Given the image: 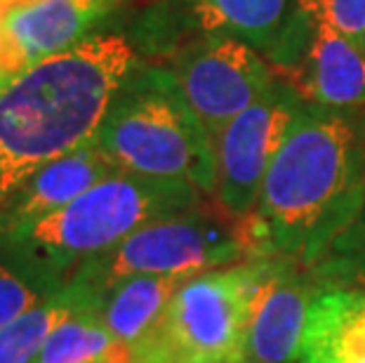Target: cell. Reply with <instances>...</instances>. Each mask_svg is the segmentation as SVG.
I'll return each mask as SVG.
<instances>
[{"label":"cell","instance_id":"obj_1","mask_svg":"<svg viewBox=\"0 0 365 363\" xmlns=\"http://www.w3.org/2000/svg\"><path fill=\"white\" fill-rule=\"evenodd\" d=\"M137 52L120 34H92L17 76H0V210L31 175L95 140Z\"/></svg>","mask_w":365,"mask_h":363},{"label":"cell","instance_id":"obj_2","mask_svg":"<svg viewBox=\"0 0 365 363\" xmlns=\"http://www.w3.org/2000/svg\"><path fill=\"white\" fill-rule=\"evenodd\" d=\"M365 208V109L304 104L257 203L276 257L314 267Z\"/></svg>","mask_w":365,"mask_h":363},{"label":"cell","instance_id":"obj_3","mask_svg":"<svg viewBox=\"0 0 365 363\" xmlns=\"http://www.w3.org/2000/svg\"><path fill=\"white\" fill-rule=\"evenodd\" d=\"M95 144L118 170L182 180L215 196V146L165 64L139 59L108 104Z\"/></svg>","mask_w":365,"mask_h":363},{"label":"cell","instance_id":"obj_4","mask_svg":"<svg viewBox=\"0 0 365 363\" xmlns=\"http://www.w3.org/2000/svg\"><path fill=\"white\" fill-rule=\"evenodd\" d=\"M203 194L182 180L115 170L61 210L0 241V252L66 281L81 262L102 255L151 222L191 213Z\"/></svg>","mask_w":365,"mask_h":363},{"label":"cell","instance_id":"obj_5","mask_svg":"<svg viewBox=\"0 0 365 363\" xmlns=\"http://www.w3.org/2000/svg\"><path fill=\"white\" fill-rule=\"evenodd\" d=\"M276 260H245L189 279L156 326L130 347V363H193L245 354L250 309Z\"/></svg>","mask_w":365,"mask_h":363},{"label":"cell","instance_id":"obj_6","mask_svg":"<svg viewBox=\"0 0 365 363\" xmlns=\"http://www.w3.org/2000/svg\"><path fill=\"white\" fill-rule=\"evenodd\" d=\"M245 260L236 222L200 205L137 229L111 250L81 262L66 281L102 307L115 285L135 276H198Z\"/></svg>","mask_w":365,"mask_h":363},{"label":"cell","instance_id":"obj_7","mask_svg":"<svg viewBox=\"0 0 365 363\" xmlns=\"http://www.w3.org/2000/svg\"><path fill=\"white\" fill-rule=\"evenodd\" d=\"M264 59L304 104L365 109V50L294 7Z\"/></svg>","mask_w":365,"mask_h":363},{"label":"cell","instance_id":"obj_8","mask_svg":"<svg viewBox=\"0 0 365 363\" xmlns=\"http://www.w3.org/2000/svg\"><path fill=\"white\" fill-rule=\"evenodd\" d=\"M304 102L276 78L252 106L236 116L212 140L215 200L229 220H243L257 210L264 180Z\"/></svg>","mask_w":365,"mask_h":363},{"label":"cell","instance_id":"obj_9","mask_svg":"<svg viewBox=\"0 0 365 363\" xmlns=\"http://www.w3.org/2000/svg\"><path fill=\"white\" fill-rule=\"evenodd\" d=\"M165 66L215 140L276 81L274 68L252 45L231 36H200L184 43Z\"/></svg>","mask_w":365,"mask_h":363},{"label":"cell","instance_id":"obj_10","mask_svg":"<svg viewBox=\"0 0 365 363\" xmlns=\"http://www.w3.org/2000/svg\"><path fill=\"white\" fill-rule=\"evenodd\" d=\"M290 12L292 0H153L137 21L132 48L168 61L193 38L231 36L264 55Z\"/></svg>","mask_w":365,"mask_h":363},{"label":"cell","instance_id":"obj_11","mask_svg":"<svg viewBox=\"0 0 365 363\" xmlns=\"http://www.w3.org/2000/svg\"><path fill=\"white\" fill-rule=\"evenodd\" d=\"M108 12L99 0H0V76L76 48Z\"/></svg>","mask_w":365,"mask_h":363},{"label":"cell","instance_id":"obj_12","mask_svg":"<svg viewBox=\"0 0 365 363\" xmlns=\"http://www.w3.org/2000/svg\"><path fill=\"white\" fill-rule=\"evenodd\" d=\"M321 285L309 269L278 257L255 297L245 330L250 363H297L309 307Z\"/></svg>","mask_w":365,"mask_h":363},{"label":"cell","instance_id":"obj_13","mask_svg":"<svg viewBox=\"0 0 365 363\" xmlns=\"http://www.w3.org/2000/svg\"><path fill=\"white\" fill-rule=\"evenodd\" d=\"M115 170L95 140L52 160L31 175L0 210V241L61 210Z\"/></svg>","mask_w":365,"mask_h":363},{"label":"cell","instance_id":"obj_14","mask_svg":"<svg viewBox=\"0 0 365 363\" xmlns=\"http://www.w3.org/2000/svg\"><path fill=\"white\" fill-rule=\"evenodd\" d=\"M297 363H365V292L318 290L309 307Z\"/></svg>","mask_w":365,"mask_h":363},{"label":"cell","instance_id":"obj_15","mask_svg":"<svg viewBox=\"0 0 365 363\" xmlns=\"http://www.w3.org/2000/svg\"><path fill=\"white\" fill-rule=\"evenodd\" d=\"M193 276H135L118 283L99 307L104 326L120 347H135L170 305V300Z\"/></svg>","mask_w":365,"mask_h":363},{"label":"cell","instance_id":"obj_16","mask_svg":"<svg viewBox=\"0 0 365 363\" xmlns=\"http://www.w3.org/2000/svg\"><path fill=\"white\" fill-rule=\"evenodd\" d=\"M81 312H99V305L66 281L54 295L0 330V363H34L54 330Z\"/></svg>","mask_w":365,"mask_h":363},{"label":"cell","instance_id":"obj_17","mask_svg":"<svg viewBox=\"0 0 365 363\" xmlns=\"http://www.w3.org/2000/svg\"><path fill=\"white\" fill-rule=\"evenodd\" d=\"M120 347L99 312H81L54 330L34 363H92Z\"/></svg>","mask_w":365,"mask_h":363},{"label":"cell","instance_id":"obj_18","mask_svg":"<svg viewBox=\"0 0 365 363\" xmlns=\"http://www.w3.org/2000/svg\"><path fill=\"white\" fill-rule=\"evenodd\" d=\"M64 283L10 252H0V330L41 300L54 295Z\"/></svg>","mask_w":365,"mask_h":363},{"label":"cell","instance_id":"obj_19","mask_svg":"<svg viewBox=\"0 0 365 363\" xmlns=\"http://www.w3.org/2000/svg\"><path fill=\"white\" fill-rule=\"evenodd\" d=\"M321 288H349L365 292V208L330 243L323 257L309 267Z\"/></svg>","mask_w":365,"mask_h":363},{"label":"cell","instance_id":"obj_20","mask_svg":"<svg viewBox=\"0 0 365 363\" xmlns=\"http://www.w3.org/2000/svg\"><path fill=\"white\" fill-rule=\"evenodd\" d=\"M292 7L363 48L365 0H292Z\"/></svg>","mask_w":365,"mask_h":363},{"label":"cell","instance_id":"obj_21","mask_svg":"<svg viewBox=\"0 0 365 363\" xmlns=\"http://www.w3.org/2000/svg\"><path fill=\"white\" fill-rule=\"evenodd\" d=\"M92 363H130V349L128 347H115L111 354H106V357L92 361Z\"/></svg>","mask_w":365,"mask_h":363},{"label":"cell","instance_id":"obj_22","mask_svg":"<svg viewBox=\"0 0 365 363\" xmlns=\"http://www.w3.org/2000/svg\"><path fill=\"white\" fill-rule=\"evenodd\" d=\"M193 363H250L245 354H231V357H217V359H203V361H193Z\"/></svg>","mask_w":365,"mask_h":363},{"label":"cell","instance_id":"obj_23","mask_svg":"<svg viewBox=\"0 0 365 363\" xmlns=\"http://www.w3.org/2000/svg\"><path fill=\"white\" fill-rule=\"evenodd\" d=\"M99 3H104L106 7H111V10H115V7H118L123 0H99Z\"/></svg>","mask_w":365,"mask_h":363},{"label":"cell","instance_id":"obj_24","mask_svg":"<svg viewBox=\"0 0 365 363\" xmlns=\"http://www.w3.org/2000/svg\"><path fill=\"white\" fill-rule=\"evenodd\" d=\"M363 50H365V36H363Z\"/></svg>","mask_w":365,"mask_h":363}]
</instances>
